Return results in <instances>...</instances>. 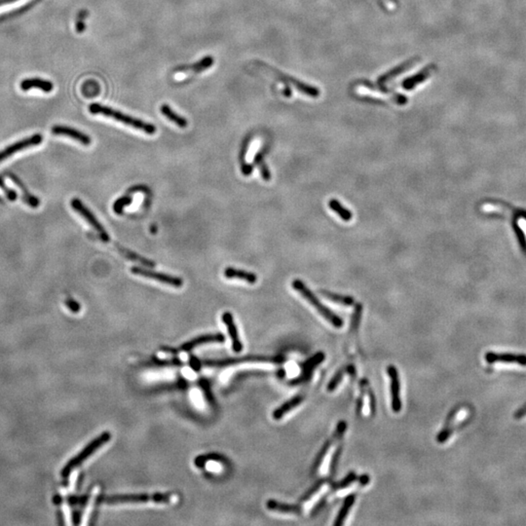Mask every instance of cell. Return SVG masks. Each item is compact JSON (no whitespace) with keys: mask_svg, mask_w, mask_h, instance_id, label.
<instances>
[{"mask_svg":"<svg viewBox=\"0 0 526 526\" xmlns=\"http://www.w3.org/2000/svg\"><path fill=\"white\" fill-rule=\"evenodd\" d=\"M131 272L133 273V274H136V275L143 276L145 278H148V279H152V280H155V281L163 283V284L169 285V286L173 287V288H182V285H183L182 279L179 278V277L171 276V275H168V274H165V273L156 272V271H153L151 269H146V268H144V267L134 266V267L131 268Z\"/></svg>","mask_w":526,"mask_h":526,"instance_id":"6","label":"cell"},{"mask_svg":"<svg viewBox=\"0 0 526 526\" xmlns=\"http://www.w3.org/2000/svg\"><path fill=\"white\" fill-rule=\"evenodd\" d=\"M86 15H87V13H85V11H82L81 13L79 14V16H78V19H79V20L76 22V31H77V32H82V31H84V29H85V25H84V23H83V17H85Z\"/></svg>","mask_w":526,"mask_h":526,"instance_id":"35","label":"cell"},{"mask_svg":"<svg viewBox=\"0 0 526 526\" xmlns=\"http://www.w3.org/2000/svg\"><path fill=\"white\" fill-rule=\"evenodd\" d=\"M254 163L259 167V171H260V174H261V178H262L263 180L265 182H269L271 180V173H270V171H269L267 165L264 163V161H263V157L261 153H257V154L255 155Z\"/></svg>","mask_w":526,"mask_h":526,"instance_id":"30","label":"cell"},{"mask_svg":"<svg viewBox=\"0 0 526 526\" xmlns=\"http://www.w3.org/2000/svg\"><path fill=\"white\" fill-rule=\"evenodd\" d=\"M325 358H326V356L323 352H319L315 356H313L311 359H309L308 361L303 365L302 374L300 375V377L297 380L294 381V383H300V382L305 381L306 379H308L309 376L311 375V372H313V370L317 366L318 364H320L325 360Z\"/></svg>","mask_w":526,"mask_h":526,"instance_id":"20","label":"cell"},{"mask_svg":"<svg viewBox=\"0 0 526 526\" xmlns=\"http://www.w3.org/2000/svg\"><path fill=\"white\" fill-rule=\"evenodd\" d=\"M221 319H222V322L224 323V325L226 326L227 329H228V334H229V336L231 338V342H232V349H233V351L236 352V353H241L242 350H243V344L240 341L238 329H237L236 325H235V322H234V319H233L232 314L230 312H224L222 314V318Z\"/></svg>","mask_w":526,"mask_h":526,"instance_id":"12","label":"cell"},{"mask_svg":"<svg viewBox=\"0 0 526 526\" xmlns=\"http://www.w3.org/2000/svg\"><path fill=\"white\" fill-rule=\"evenodd\" d=\"M71 204H72L73 209L76 213H78L85 220H87V222L99 233L100 240L102 242H106V243L109 242V235L108 234V232L106 231L104 227L100 224V221L93 215L91 211L83 205V203H82L80 200L78 199V198H74V199L72 200Z\"/></svg>","mask_w":526,"mask_h":526,"instance_id":"5","label":"cell"},{"mask_svg":"<svg viewBox=\"0 0 526 526\" xmlns=\"http://www.w3.org/2000/svg\"><path fill=\"white\" fill-rule=\"evenodd\" d=\"M355 369L353 365H348V366H344L342 369H340L338 372H336L335 374V376L331 378V380L328 382L327 384V390L329 392H332V391L336 390V388L338 387V385L340 384V382L342 380V378L344 377L346 373H353L354 372Z\"/></svg>","mask_w":526,"mask_h":526,"instance_id":"27","label":"cell"},{"mask_svg":"<svg viewBox=\"0 0 526 526\" xmlns=\"http://www.w3.org/2000/svg\"><path fill=\"white\" fill-rule=\"evenodd\" d=\"M467 414V411L465 409H455L450 415L447 418L445 426L441 431V433L436 436V440L439 443H445L447 439L453 434L454 431L458 428L459 422H461V419L465 418Z\"/></svg>","mask_w":526,"mask_h":526,"instance_id":"10","label":"cell"},{"mask_svg":"<svg viewBox=\"0 0 526 526\" xmlns=\"http://www.w3.org/2000/svg\"><path fill=\"white\" fill-rule=\"evenodd\" d=\"M415 64V60H411V61H408V62H407L406 64H401V65H399L398 67L394 68L392 72L386 73L384 76H382V77L379 78V81H378L379 82V84L382 85V84L387 83V82L389 81V80L394 79L395 77H397V76L399 75L400 73H404V72H406V71H408V68H409L412 64Z\"/></svg>","mask_w":526,"mask_h":526,"instance_id":"28","label":"cell"},{"mask_svg":"<svg viewBox=\"0 0 526 526\" xmlns=\"http://www.w3.org/2000/svg\"><path fill=\"white\" fill-rule=\"evenodd\" d=\"M64 303H65L66 307L69 309L73 313H78L81 310L80 304L77 301L73 300V299H71V297H67L65 301H64Z\"/></svg>","mask_w":526,"mask_h":526,"instance_id":"34","label":"cell"},{"mask_svg":"<svg viewBox=\"0 0 526 526\" xmlns=\"http://www.w3.org/2000/svg\"><path fill=\"white\" fill-rule=\"evenodd\" d=\"M8 174H9L11 181L14 182L18 186L19 188L22 190L23 201H25L30 208H33V209L38 208V206L40 205V200L38 199L36 196H33L32 194H30L28 190H27V187L24 185V183L21 182L15 174H13V173H8Z\"/></svg>","mask_w":526,"mask_h":526,"instance_id":"22","label":"cell"},{"mask_svg":"<svg viewBox=\"0 0 526 526\" xmlns=\"http://www.w3.org/2000/svg\"><path fill=\"white\" fill-rule=\"evenodd\" d=\"M525 414H526V404L525 406H524L523 408H520V409H519V410L517 411V414H516V416H517V418H520L522 417L523 415H525Z\"/></svg>","mask_w":526,"mask_h":526,"instance_id":"37","label":"cell"},{"mask_svg":"<svg viewBox=\"0 0 526 526\" xmlns=\"http://www.w3.org/2000/svg\"><path fill=\"white\" fill-rule=\"evenodd\" d=\"M356 481H357V476H356V474L353 472H350L349 475H347V476H346V478L343 479L342 481L335 483V484L332 485V487H331V491H332V492H335V491H337V490H341L343 489V488H346V487H348L349 485H351V484Z\"/></svg>","mask_w":526,"mask_h":526,"instance_id":"31","label":"cell"},{"mask_svg":"<svg viewBox=\"0 0 526 526\" xmlns=\"http://www.w3.org/2000/svg\"><path fill=\"white\" fill-rule=\"evenodd\" d=\"M215 63V59L213 56H206L203 59H201L199 62L196 64H190V65H182L181 67L177 68L178 73L182 72H192L193 73H202L206 69L209 68Z\"/></svg>","mask_w":526,"mask_h":526,"instance_id":"19","label":"cell"},{"mask_svg":"<svg viewBox=\"0 0 526 526\" xmlns=\"http://www.w3.org/2000/svg\"><path fill=\"white\" fill-rule=\"evenodd\" d=\"M224 341H225V337L221 334L204 335V336H198L190 341L182 344L181 350L190 351L200 345L207 344V343H222Z\"/></svg>","mask_w":526,"mask_h":526,"instance_id":"13","label":"cell"},{"mask_svg":"<svg viewBox=\"0 0 526 526\" xmlns=\"http://www.w3.org/2000/svg\"><path fill=\"white\" fill-rule=\"evenodd\" d=\"M101 503L108 505L117 504H139L153 502L156 504H171L176 501V496L172 493H141V494H121L107 497H100Z\"/></svg>","mask_w":526,"mask_h":526,"instance_id":"1","label":"cell"},{"mask_svg":"<svg viewBox=\"0 0 526 526\" xmlns=\"http://www.w3.org/2000/svg\"><path fill=\"white\" fill-rule=\"evenodd\" d=\"M266 507H267L268 510H270L272 512H277V513H281V514L300 515L302 513V510L297 505H290V504L280 503V502L273 499L267 501Z\"/></svg>","mask_w":526,"mask_h":526,"instance_id":"18","label":"cell"},{"mask_svg":"<svg viewBox=\"0 0 526 526\" xmlns=\"http://www.w3.org/2000/svg\"><path fill=\"white\" fill-rule=\"evenodd\" d=\"M250 362H259V363H281L284 362V359L282 357H247V358H241V359H227V360H221V361H211V362H204L202 364L209 365V366H224V365H230L235 363H250Z\"/></svg>","mask_w":526,"mask_h":526,"instance_id":"9","label":"cell"},{"mask_svg":"<svg viewBox=\"0 0 526 526\" xmlns=\"http://www.w3.org/2000/svg\"><path fill=\"white\" fill-rule=\"evenodd\" d=\"M320 292L324 297H326L327 300L331 301V302H335L336 304L343 305V306H352L354 304V299L352 296L338 294V293H335V292H331L328 290H320Z\"/></svg>","mask_w":526,"mask_h":526,"instance_id":"23","label":"cell"},{"mask_svg":"<svg viewBox=\"0 0 526 526\" xmlns=\"http://www.w3.org/2000/svg\"><path fill=\"white\" fill-rule=\"evenodd\" d=\"M387 373L390 378L391 387V406L394 412L399 413L401 409V399H400V382H399V372L394 365H389L387 367Z\"/></svg>","mask_w":526,"mask_h":526,"instance_id":"8","label":"cell"},{"mask_svg":"<svg viewBox=\"0 0 526 526\" xmlns=\"http://www.w3.org/2000/svg\"><path fill=\"white\" fill-rule=\"evenodd\" d=\"M382 3L384 4L385 8H387L388 10H394L397 8L398 6V0H380Z\"/></svg>","mask_w":526,"mask_h":526,"instance_id":"36","label":"cell"},{"mask_svg":"<svg viewBox=\"0 0 526 526\" xmlns=\"http://www.w3.org/2000/svg\"><path fill=\"white\" fill-rule=\"evenodd\" d=\"M52 134L57 136H65L73 138L74 141L79 142L83 145H91L92 139L90 136L80 131L74 129V128L67 127V126H62V125H56L52 128Z\"/></svg>","mask_w":526,"mask_h":526,"instance_id":"11","label":"cell"},{"mask_svg":"<svg viewBox=\"0 0 526 526\" xmlns=\"http://www.w3.org/2000/svg\"><path fill=\"white\" fill-rule=\"evenodd\" d=\"M89 111L91 112L92 114H100V115L114 119V120L121 122L125 125H128L130 127L143 131V132H145V134H148V135H153L156 133V127L153 124H150V123L145 122L141 119L135 118L133 116L124 114L121 111L115 110V109H111L109 107H104V106H101L99 103H92L89 107Z\"/></svg>","mask_w":526,"mask_h":526,"instance_id":"2","label":"cell"},{"mask_svg":"<svg viewBox=\"0 0 526 526\" xmlns=\"http://www.w3.org/2000/svg\"><path fill=\"white\" fill-rule=\"evenodd\" d=\"M488 363H517L519 365H526L525 355L496 354L488 352L485 356Z\"/></svg>","mask_w":526,"mask_h":526,"instance_id":"14","label":"cell"},{"mask_svg":"<svg viewBox=\"0 0 526 526\" xmlns=\"http://www.w3.org/2000/svg\"><path fill=\"white\" fill-rule=\"evenodd\" d=\"M224 276L227 279H240L248 282L250 284H255L257 282V276L253 272H248L245 270H240L233 267H228L224 270Z\"/></svg>","mask_w":526,"mask_h":526,"instance_id":"21","label":"cell"},{"mask_svg":"<svg viewBox=\"0 0 526 526\" xmlns=\"http://www.w3.org/2000/svg\"><path fill=\"white\" fill-rule=\"evenodd\" d=\"M16 1H19V0H0V6H4V5H7V4L16 2Z\"/></svg>","mask_w":526,"mask_h":526,"instance_id":"38","label":"cell"},{"mask_svg":"<svg viewBox=\"0 0 526 526\" xmlns=\"http://www.w3.org/2000/svg\"><path fill=\"white\" fill-rule=\"evenodd\" d=\"M20 87L23 91H29L33 88L39 89L45 93H50L53 91L54 85L53 83L49 80H44L41 78H27L21 82Z\"/></svg>","mask_w":526,"mask_h":526,"instance_id":"15","label":"cell"},{"mask_svg":"<svg viewBox=\"0 0 526 526\" xmlns=\"http://www.w3.org/2000/svg\"><path fill=\"white\" fill-rule=\"evenodd\" d=\"M160 110L166 118L169 119L171 122L174 123L177 126L181 128H186L188 126V122L185 118H183L181 115L177 114L168 104L164 103L161 106Z\"/></svg>","mask_w":526,"mask_h":526,"instance_id":"25","label":"cell"},{"mask_svg":"<svg viewBox=\"0 0 526 526\" xmlns=\"http://www.w3.org/2000/svg\"><path fill=\"white\" fill-rule=\"evenodd\" d=\"M328 207L332 212H335L336 215L341 218L345 222H349L353 218V214L351 211L346 209L344 206L340 204L339 201L336 199H330L328 201Z\"/></svg>","mask_w":526,"mask_h":526,"instance_id":"26","label":"cell"},{"mask_svg":"<svg viewBox=\"0 0 526 526\" xmlns=\"http://www.w3.org/2000/svg\"><path fill=\"white\" fill-rule=\"evenodd\" d=\"M355 501H356V496L355 494H351V495H348L344 499L343 502V505L340 509L337 517H336V521H335V525L340 526L342 525L345 522V519L347 518V516L349 514V511L350 509L353 507L354 505Z\"/></svg>","mask_w":526,"mask_h":526,"instance_id":"24","label":"cell"},{"mask_svg":"<svg viewBox=\"0 0 526 526\" xmlns=\"http://www.w3.org/2000/svg\"><path fill=\"white\" fill-rule=\"evenodd\" d=\"M304 399V396L303 395H297L293 398L287 400L286 402H284L282 406H280L279 408H276L274 411H273L272 416L275 420H280L282 418L284 417L288 412L291 411L292 409L296 407H299L300 404L303 401Z\"/></svg>","mask_w":526,"mask_h":526,"instance_id":"17","label":"cell"},{"mask_svg":"<svg viewBox=\"0 0 526 526\" xmlns=\"http://www.w3.org/2000/svg\"><path fill=\"white\" fill-rule=\"evenodd\" d=\"M131 202H132V199H131L130 197H122V198H120V199L117 200V201L114 203V205H113V209H114V212H115L116 214H118V215H121V214H122V211H123V208H124L125 206L129 205Z\"/></svg>","mask_w":526,"mask_h":526,"instance_id":"32","label":"cell"},{"mask_svg":"<svg viewBox=\"0 0 526 526\" xmlns=\"http://www.w3.org/2000/svg\"><path fill=\"white\" fill-rule=\"evenodd\" d=\"M120 253L123 254L125 257H127L128 259H131L133 261H136V262H141L143 265L145 266H148V267H155L156 264L153 262L152 260H149V259H146L144 256H141L138 254H136L134 252H131L127 249H123V248H118Z\"/></svg>","mask_w":526,"mask_h":526,"instance_id":"29","label":"cell"},{"mask_svg":"<svg viewBox=\"0 0 526 526\" xmlns=\"http://www.w3.org/2000/svg\"><path fill=\"white\" fill-rule=\"evenodd\" d=\"M435 71V66L434 64L427 65L426 67L422 72L418 73L416 75H414L412 77H409L408 79L402 82V87L406 90H408V91L413 89V88H415L420 83H423L425 80H427Z\"/></svg>","mask_w":526,"mask_h":526,"instance_id":"16","label":"cell"},{"mask_svg":"<svg viewBox=\"0 0 526 526\" xmlns=\"http://www.w3.org/2000/svg\"><path fill=\"white\" fill-rule=\"evenodd\" d=\"M42 141H43L42 135L36 134L33 136H28L25 139H21L17 143L7 146L6 148H4L3 150L0 151V163L23 149H27L28 147L40 145L42 143Z\"/></svg>","mask_w":526,"mask_h":526,"instance_id":"7","label":"cell"},{"mask_svg":"<svg viewBox=\"0 0 526 526\" xmlns=\"http://www.w3.org/2000/svg\"><path fill=\"white\" fill-rule=\"evenodd\" d=\"M291 287L293 290L297 291L311 306H313L318 313L326 321H327L332 327H336V328L342 327L343 326L342 319L338 315H336V313H334L331 310L327 308L326 305H324L320 300H318L317 296L309 290L308 287L305 285V283H303L300 279H295L291 283Z\"/></svg>","mask_w":526,"mask_h":526,"instance_id":"3","label":"cell"},{"mask_svg":"<svg viewBox=\"0 0 526 526\" xmlns=\"http://www.w3.org/2000/svg\"><path fill=\"white\" fill-rule=\"evenodd\" d=\"M0 188H1V189L3 190V192L5 193V195L7 196V198H8L10 201H15V200H17V197H18L17 192L13 190V189H11V188H9V187L5 184V182H4V181H3L1 178H0Z\"/></svg>","mask_w":526,"mask_h":526,"instance_id":"33","label":"cell"},{"mask_svg":"<svg viewBox=\"0 0 526 526\" xmlns=\"http://www.w3.org/2000/svg\"><path fill=\"white\" fill-rule=\"evenodd\" d=\"M111 439V434L109 432H103L99 436H97L95 440H93L91 443L86 445L81 451L77 455H75L68 462L65 464L64 468L61 471V476L64 479V481H67V478L71 476V474L79 466H81L82 463L87 460L92 454L95 453L102 445L109 443Z\"/></svg>","mask_w":526,"mask_h":526,"instance_id":"4","label":"cell"}]
</instances>
